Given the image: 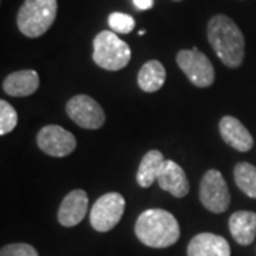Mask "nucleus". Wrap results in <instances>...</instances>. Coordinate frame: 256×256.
I'll use <instances>...</instances> for the list:
<instances>
[{
	"label": "nucleus",
	"mask_w": 256,
	"mask_h": 256,
	"mask_svg": "<svg viewBox=\"0 0 256 256\" xmlns=\"http://www.w3.org/2000/svg\"><path fill=\"white\" fill-rule=\"evenodd\" d=\"M229 230L234 239L242 246L250 245L256 236V212L238 210L229 218Z\"/></svg>",
	"instance_id": "15"
},
{
	"label": "nucleus",
	"mask_w": 256,
	"mask_h": 256,
	"mask_svg": "<svg viewBox=\"0 0 256 256\" xmlns=\"http://www.w3.org/2000/svg\"><path fill=\"white\" fill-rule=\"evenodd\" d=\"M0 256H38V254L28 244H10L2 248Z\"/></svg>",
	"instance_id": "21"
},
{
	"label": "nucleus",
	"mask_w": 256,
	"mask_h": 256,
	"mask_svg": "<svg viewBox=\"0 0 256 256\" xmlns=\"http://www.w3.org/2000/svg\"><path fill=\"white\" fill-rule=\"evenodd\" d=\"M136 235L144 245L162 249L180 239V225L168 210L152 208L144 210L136 222Z\"/></svg>",
	"instance_id": "2"
},
{
	"label": "nucleus",
	"mask_w": 256,
	"mask_h": 256,
	"mask_svg": "<svg viewBox=\"0 0 256 256\" xmlns=\"http://www.w3.org/2000/svg\"><path fill=\"white\" fill-rule=\"evenodd\" d=\"M66 111L74 124L86 130H98L106 122V114L100 104L86 94L74 96L67 101Z\"/></svg>",
	"instance_id": "8"
},
{
	"label": "nucleus",
	"mask_w": 256,
	"mask_h": 256,
	"mask_svg": "<svg viewBox=\"0 0 256 256\" xmlns=\"http://www.w3.org/2000/svg\"><path fill=\"white\" fill-rule=\"evenodd\" d=\"M165 162V158L161 151L151 150L142 156L137 171V182L141 188H148L158 180L161 166Z\"/></svg>",
	"instance_id": "16"
},
{
	"label": "nucleus",
	"mask_w": 256,
	"mask_h": 256,
	"mask_svg": "<svg viewBox=\"0 0 256 256\" xmlns=\"http://www.w3.org/2000/svg\"><path fill=\"white\" fill-rule=\"evenodd\" d=\"M57 16V0H24L18 13V30L30 38L43 36Z\"/></svg>",
	"instance_id": "3"
},
{
	"label": "nucleus",
	"mask_w": 256,
	"mask_h": 256,
	"mask_svg": "<svg viewBox=\"0 0 256 256\" xmlns=\"http://www.w3.org/2000/svg\"><path fill=\"white\" fill-rule=\"evenodd\" d=\"M87 210H88V196L86 191L74 190L64 196L63 202L60 204L58 208L57 218L63 226L72 228L78 225L84 220Z\"/></svg>",
	"instance_id": "10"
},
{
	"label": "nucleus",
	"mask_w": 256,
	"mask_h": 256,
	"mask_svg": "<svg viewBox=\"0 0 256 256\" xmlns=\"http://www.w3.org/2000/svg\"><path fill=\"white\" fill-rule=\"evenodd\" d=\"M186 254L188 256H230V246L220 235L204 232L191 239Z\"/></svg>",
	"instance_id": "13"
},
{
	"label": "nucleus",
	"mask_w": 256,
	"mask_h": 256,
	"mask_svg": "<svg viewBox=\"0 0 256 256\" xmlns=\"http://www.w3.org/2000/svg\"><path fill=\"white\" fill-rule=\"evenodd\" d=\"M108 26L114 33L128 34V33L132 32V28L136 26V20L131 18L130 14L114 12L108 16Z\"/></svg>",
	"instance_id": "20"
},
{
	"label": "nucleus",
	"mask_w": 256,
	"mask_h": 256,
	"mask_svg": "<svg viewBox=\"0 0 256 256\" xmlns=\"http://www.w3.org/2000/svg\"><path fill=\"white\" fill-rule=\"evenodd\" d=\"M136 8L140 10H148L154 6V0H132Z\"/></svg>",
	"instance_id": "22"
},
{
	"label": "nucleus",
	"mask_w": 256,
	"mask_h": 256,
	"mask_svg": "<svg viewBox=\"0 0 256 256\" xmlns=\"http://www.w3.org/2000/svg\"><path fill=\"white\" fill-rule=\"evenodd\" d=\"M220 132L222 140L236 151L246 152L254 146V138L248 128L232 116H225L220 118Z\"/></svg>",
	"instance_id": "11"
},
{
	"label": "nucleus",
	"mask_w": 256,
	"mask_h": 256,
	"mask_svg": "<svg viewBox=\"0 0 256 256\" xmlns=\"http://www.w3.org/2000/svg\"><path fill=\"white\" fill-rule=\"evenodd\" d=\"M18 111L8 101H0V136L12 132L18 126Z\"/></svg>",
	"instance_id": "19"
},
{
	"label": "nucleus",
	"mask_w": 256,
	"mask_h": 256,
	"mask_svg": "<svg viewBox=\"0 0 256 256\" xmlns=\"http://www.w3.org/2000/svg\"><path fill=\"white\" fill-rule=\"evenodd\" d=\"M201 204L214 214H222L229 208L230 194L226 181L218 170H208L200 184Z\"/></svg>",
	"instance_id": "7"
},
{
	"label": "nucleus",
	"mask_w": 256,
	"mask_h": 256,
	"mask_svg": "<svg viewBox=\"0 0 256 256\" xmlns=\"http://www.w3.org/2000/svg\"><path fill=\"white\" fill-rule=\"evenodd\" d=\"M165 78L166 72L164 66L158 60H150L140 68L137 82L142 92H156L164 86Z\"/></svg>",
	"instance_id": "17"
},
{
	"label": "nucleus",
	"mask_w": 256,
	"mask_h": 256,
	"mask_svg": "<svg viewBox=\"0 0 256 256\" xmlns=\"http://www.w3.org/2000/svg\"><path fill=\"white\" fill-rule=\"evenodd\" d=\"M37 146L50 156L63 158L70 156L77 146L76 137L60 126H46L37 134Z\"/></svg>",
	"instance_id": "9"
},
{
	"label": "nucleus",
	"mask_w": 256,
	"mask_h": 256,
	"mask_svg": "<svg viewBox=\"0 0 256 256\" xmlns=\"http://www.w3.org/2000/svg\"><path fill=\"white\" fill-rule=\"evenodd\" d=\"M176 64L182 70L188 80L200 87H210L215 82V70L210 60L196 47L191 50H180L176 54Z\"/></svg>",
	"instance_id": "5"
},
{
	"label": "nucleus",
	"mask_w": 256,
	"mask_h": 256,
	"mask_svg": "<svg viewBox=\"0 0 256 256\" xmlns=\"http://www.w3.org/2000/svg\"><path fill=\"white\" fill-rule=\"evenodd\" d=\"M92 60L98 67L108 72H118L131 60V48L117 33L104 30L94 37Z\"/></svg>",
	"instance_id": "4"
},
{
	"label": "nucleus",
	"mask_w": 256,
	"mask_h": 256,
	"mask_svg": "<svg viewBox=\"0 0 256 256\" xmlns=\"http://www.w3.org/2000/svg\"><path fill=\"white\" fill-rule=\"evenodd\" d=\"M126 210V200L118 192L101 195L92 205L90 224L97 232H108L118 224Z\"/></svg>",
	"instance_id": "6"
},
{
	"label": "nucleus",
	"mask_w": 256,
	"mask_h": 256,
	"mask_svg": "<svg viewBox=\"0 0 256 256\" xmlns=\"http://www.w3.org/2000/svg\"><path fill=\"white\" fill-rule=\"evenodd\" d=\"M174 2H181V0H174Z\"/></svg>",
	"instance_id": "23"
},
{
	"label": "nucleus",
	"mask_w": 256,
	"mask_h": 256,
	"mask_svg": "<svg viewBox=\"0 0 256 256\" xmlns=\"http://www.w3.org/2000/svg\"><path fill=\"white\" fill-rule=\"evenodd\" d=\"M234 178L240 191L256 200V166L249 162H238L234 168Z\"/></svg>",
	"instance_id": "18"
},
{
	"label": "nucleus",
	"mask_w": 256,
	"mask_h": 256,
	"mask_svg": "<svg viewBox=\"0 0 256 256\" xmlns=\"http://www.w3.org/2000/svg\"><path fill=\"white\" fill-rule=\"evenodd\" d=\"M208 42L220 60L229 68H238L245 58V37L238 24L225 14L210 18L206 28Z\"/></svg>",
	"instance_id": "1"
},
{
	"label": "nucleus",
	"mask_w": 256,
	"mask_h": 256,
	"mask_svg": "<svg viewBox=\"0 0 256 256\" xmlns=\"http://www.w3.org/2000/svg\"><path fill=\"white\" fill-rule=\"evenodd\" d=\"M156 182L160 184L161 190L170 192L175 198H184L190 192V182L185 171L171 160H165Z\"/></svg>",
	"instance_id": "12"
},
{
	"label": "nucleus",
	"mask_w": 256,
	"mask_h": 256,
	"mask_svg": "<svg viewBox=\"0 0 256 256\" xmlns=\"http://www.w3.org/2000/svg\"><path fill=\"white\" fill-rule=\"evenodd\" d=\"M40 77L34 70H20L9 74L3 82V92L12 97H28L37 92Z\"/></svg>",
	"instance_id": "14"
}]
</instances>
